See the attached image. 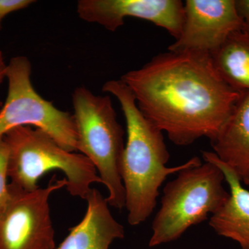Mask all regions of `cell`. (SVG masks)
<instances>
[{
	"mask_svg": "<svg viewBox=\"0 0 249 249\" xmlns=\"http://www.w3.org/2000/svg\"><path fill=\"white\" fill-rule=\"evenodd\" d=\"M242 29L235 0H186L181 34L168 49L211 54Z\"/></svg>",
	"mask_w": 249,
	"mask_h": 249,
	"instance_id": "cell-8",
	"label": "cell"
},
{
	"mask_svg": "<svg viewBox=\"0 0 249 249\" xmlns=\"http://www.w3.org/2000/svg\"><path fill=\"white\" fill-rule=\"evenodd\" d=\"M77 132V151L94 165L107 187L109 206L122 210L125 194L121 176L124 132L116 117L109 96H99L85 86L72 94Z\"/></svg>",
	"mask_w": 249,
	"mask_h": 249,
	"instance_id": "cell-4",
	"label": "cell"
},
{
	"mask_svg": "<svg viewBox=\"0 0 249 249\" xmlns=\"http://www.w3.org/2000/svg\"><path fill=\"white\" fill-rule=\"evenodd\" d=\"M77 13L87 22L96 23L109 31L124 24V18L144 19L179 37L184 20V3L180 0H80Z\"/></svg>",
	"mask_w": 249,
	"mask_h": 249,
	"instance_id": "cell-9",
	"label": "cell"
},
{
	"mask_svg": "<svg viewBox=\"0 0 249 249\" xmlns=\"http://www.w3.org/2000/svg\"><path fill=\"white\" fill-rule=\"evenodd\" d=\"M205 161L217 165L230 188V196L217 212L211 215L210 227L217 235L231 239L242 249H249V191L243 188L233 170L212 152L204 151Z\"/></svg>",
	"mask_w": 249,
	"mask_h": 249,
	"instance_id": "cell-11",
	"label": "cell"
},
{
	"mask_svg": "<svg viewBox=\"0 0 249 249\" xmlns=\"http://www.w3.org/2000/svg\"><path fill=\"white\" fill-rule=\"evenodd\" d=\"M211 55L227 85L237 91H249V34L235 31Z\"/></svg>",
	"mask_w": 249,
	"mask_h": 249,
	"instance_id": "cell-13",
	"label": "cell"
},
{
	"mask_svg": "<svg viewBox=\"0 0 249 249\" xmlns=\"http://www.w3.org/2000/svg\"><path fill=\"white\" fill-rule=\"evenodd\" d=\"M31 62L25 56L11 58L6 78L8 94L0 110V139L20 126H35L49 134L67 151H77V132L73 114L58 109L42 97L31 82Z\"/></svg>",
	"mask_w": 249,
	"mask_h": 249,
	"instance_id": "cell-6",
	"label": "cell"
},
{
	"mask_svg": "<svg viewBox=\"0 0 249 249\" xmlns=\"http://www.w3.org/2000/svg\"><path fill=\"white\" fill-rule=\"evenodd\" d=\"M67 185L66 178L56 176L33 191L9 183V200L0 214V249H55L49 198Z\"/></svg>",
	"mask_w": 249,
	"mask_h": 249,
	"instance_id": "cell-7",
	"label": "cell"
},
{
	"mask_svg": "<svg viewBox=\"0 0 249 249\" xmlns=\"http://www.w3.org/2000/svg\"><path fill=\"white\" fill-rule=\"evenodd\" d=\"M121 80L142 114L179 146L213 140L241 92L219 76L211 54L196 51L160 53Z\"/></svg>",
	"mask_w": 249,
	"mask_h": 249,
	"instance_id": "cell-1",
	"label": "cell"
},
{
	"mask_svg": "<svg viewBox=\"0 0 249 249\" xmlns=\"http://www.w3.org/2000/svg\"><path fill=\"white\" fill-rule=\"evenodd\" d=\"M211 142L218 158L249 186V91H241L231 114Z\"/></svg>",
	"mask_w": 249,
	"mask_h": 249,
	"instance_id": "cell-12",
	"label": "cell"
},
{
	"mask_svg": "<svg viewBox=\"0 0 249 249\" xmlns=\"http://www.w3.org/2000/svg\"><path fill=\"white\" fill-rule=\"evenodd\" d=\"M9 147L8 177L11 184L33 191L40 178L52 170L66 176L67 191L71 196L86 199L91 184L101 183L91 160L80 153L67 151L40 129L20 126L3 137Z\"/></svg>",
	"mask_w": 249,
	"mask_h": 249,
	"instance_id": "cell-3",
	"label": "cell"
},
{
	"mask_svg": "<svg viewBox=\"0 0 249 249\" xmlns=\"http://www.w3.org/2000/svg\"><path fill=\"white\" fill-rule=\"evenodd\" d=\"M9 147L4 139H0V214L9 200V184H7Z\"/></svg>",
	"mask_w": 249,
	"mask_h": 249,
	"instance_id": "cell-14",
	"label": "cell"
},
{
	"mask_svg": "<svg viewBox=\"0 0 249 249\" xmlns=\"http://www.w3.org/2000/svg\"><path fill=\"white\" fill-rule=\"evenodd\" d=\"M36 1L32 0H0V31L2 27V21L8 15L15 11L29 7Z\"/></svg>",
	"mask_w": 249,
	"mask_h": 249,
	"instance_id": "cell-15",
	"label": "cell"
},
{
	"mask_svg": "<svg viewBox=\"0 0 249 249\" xmlns=\"http://www.w3.org/2000/svg\"><path fill=\"white\" fill-rule=\"evenodd\" d=\"M237 12L242 20V30L249 34V0H235Z\"/></svg>",
	"mask_w": 249,
	"mask_h": 249,
	"instance_id": "cell-16",
	"label": "cell"
},
{
	"mask_svg": "<svg viewBox=\"0 0 249 249\" xmlns=\"http://www.w3.org/2000/svg\"><path fill=\"white\" fill-rule=\"evenodd\" d=\"M103 91L118 100L125 119L127 138L121 159V176L127 221L131 226H138L153 213L160 187L169 175L202 163L195 157L182 165L167 167L170 154L163 132L141 111L129 87L121 80H109Z\"/></svg>",
	"mask_w": 249,
	"mask_h": 249,
	"instance_id": "cell-2",
	"label": "cell"
},
{
	"mask_svg": "<svg viewBox=\"0 0 249 249\" xmlns=\"http://www.w3.org/2000/svg\"><path fill=\"white\" fill-rule=\"evenodd\" d=\"M7 65L8 64H6V62H5L2 52L0 51V85L2 83L3 80L6 78ZM3 104L4 103L0 100V110H1V107H2Z\"/></svg>",
	"mask_w": 249,
	"mask_h": 249,
	"instance_id": "cell-17",
	"label": "cell"
},
{
	"mask_svg": "<svg viewBox=\"0 0 249 249\" xmlns=\"http://www.w3.org/2000/svg\"><path fill=\"white\" fill-rule=\"evenodd\" d=\"M88 209L79 224L57 249H109L113 242L124 237V226L113 217L106 198L91 188L86 199Z\"/></svg>",
	"mask_w": 249,
	"mask_h": 249,
	"instance_id": "cell-10",
	"label": "cell"
},
{
	"mask_svg": "<svg viewBox=\"0 0 249 249\" xmlns=\"http://www.w3.org/2000/svg\"><path fill=\"white\" fill-rule=\"evenodd\" d=\"M224 180L220 168L211 162L178 172L163 188L149 247L178 240L189 228L217 212L230 196L223 186Z\"/></svg>",
	"mask_w": 249,
	"mask_h": 249,
	"instance_id": "cell-5",
	"label": "cell"
}]
</instances>
